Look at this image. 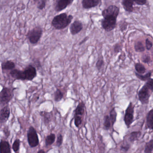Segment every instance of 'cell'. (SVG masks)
<instances>
[{
	"mask_svg": "<svg viewBox=\"0 0 153 153\" xmlns=\"http://www.w3.org/2000/svg\"><path fill=\"white\" fill-rule=\"evenodd\" d=\"M101 2L100 0H83L81 4L84 9H90L97 7Z\"/></svg>",
	"mask_w": 153,
	"mask_h": 153,
	"instance_id": "obj_13",
	"label": "cell"
},
{
	"mask_svg": "<svg viewBox=\"0 0 153 153\" xmlns=\"http://www.w3.org/2000/svg\"><path fill=\"white\" fill-rule=\"evenodd\" d=\"M101 26L103 29L107 32H111L116 27L117 19L114 18L103 19L101 20Z\"/></svg>",
	"mask_w": 153,
	"mask_h": 153,
	"instance_id": "obj_9",
	"label": "cell"
},
{
	"mask_svg": "<svg viewBox=\"0 0 153 153\" xmlns=\"http://www.w3.org/2000/svg\"><path fill=\"white\" fill-rule=\"evenodd\" d=\"M134 49L137 52H143L146 50V47L144 46L142 42L139 41L135 43L134 45Z\"/></svg>",
	"mask_w": 153,
	"mask_h": 153,
	"instance_id": "obj_27",
	"label": "cell"
},
{
	"mask_svg": "<svg viewBox=\"0 0 153 153\" xmlns=\"http://www.w3.org/2000/svg\"><path fill=\"white\" fill-rule=\"evenodd\" d=\"M21 141L19 139L15 140L12 145V149L15 153H19L20 146Z\"/></svg>",
	"mask_w": 153,
	"mask_h": 153,
	"instance_id": "obj_29",
	"label": "cell"
},
{
	"mask_svg": "<svg viewBox=\"0 0 153 153\" xmlns=\"http://www.w3.org/2000/svg\"><path fill=\"white\" fill-rule=\"evenodd\" d=\"M1 68L3 71H12L15 69L16 64L12 61H6L1 63Z\"/></svg>",
	"mask_w": 153,
	"mask_h": 153,
	"instance_id": "obj_17",
	"label": "cell"
},
{
	"mask_svg": "<svg viewBox=\"0 0 153 153\" xmlns=\"http://www.w3.org/2000/svg\"><path fill=\"white\" fill-rule=\"evenodd\" d=\"M63 97V94L61 90L57 88L54 93V100L56 102H59Z\"/></svg>",
	"mask_w": 153,
	"mask_h": 153,
	"instance_id": "obj_28",
	"label": "cell"
},
{
	"mask_svg": "<svg viewBox=\"0 0 153 153\" xmlns=\"http://www.w3.org/2000/svg\"><path fill=\"white\" fill-rule=\"evenodd\" d=\"M63 136L62 134H59L57 137V141H56V146L58 147H59L62 145L63 143Z\"/></svg>",
	"mask_w": 153,
	"mask_h": 153,
	"instance_id": "obj_35",
	"label": "cell"
},
{
	"mask_svg": "<svg viewBox=\"0 0 153 153\" xmlns=\"http://www.w3.org/2000/svg\"><path fill=\"white\" fill-rule=\"evenodd\" d=\"M146 125L148 128L153 130V108L151 109L147 114Z\"/></svg>",
	"mask_w": 153,
	"mask_h": 153,
	"instance_id": "obj_16",
	"label": "cell"
},
{
	"mask_svg": "<svg viewBox=\"0 0 153 153\" xmlns=\"http://www.w3.org/2000/svg\"><path fill=\"white\" fill-rule=\"evenodd\" d=\"M135 73L136 77L140 80L142 81H147L149 79L151 78V76H152V72L151 71L147 72L145 75H140L136 72H135Z\"/></svg>",
	"mask_w": 153,
	"mask_h": 153,
	"instance_id": "obj_24",
	"label": "cell"
},
{
	"mask_svg": "<svg viewBox=\"0 0 153 153\" xmlns=\"http://www.w3.org/2000/svg\"><path fill=\"white\" fill-rule=\"evenodd\" d=\"M56 140V135L54 133H51L49 134L45 138V144L46 146H51L54 143Z\"/></svg>",
	"mask_w": 153,
	"mask_h": 153,
	"instance_id": "obj_21",
	"label": "cell"
},
{
	"mask_svg": "<svg viewBox=\"0 0 153 153\" xmlns=\"http://www.w3.org/2000/svg\"><path fill=\"white\" fill-rule=\"evenodd\" d=\"M73 19L72 15L68 16L67 13H61L53 17L51 25L56 30H62L70 25Z\"/></svg>",
	"mask_w": 153,
	"mask_h": 153,
	"instance_id": "obj_2",
	"label": "cell"
},
{
	"mask_svg": "<svg viewBox=\"0 0 153 153\" xmlns=\"http://www.w3.org/2000/svg\"><path fill=\"white\" fill-rule=\"evenodd\" d=\"M0 153H11L10 145L8 141L1 140L0 143Z\"/></svg>",
	"mask_w": 153,
	"mask_h": 153,
	"instance_id": "obj_15",
	"label": "cell"
},
{
	"mask_svg": "<svg viewBox=\"0 0 153 153\" xmlns=\"http://www.w3.org/2000/svg\"><path fill=\"white\" fill-rule=\"evenodd\" d=\"M145 45H146V46H145L146 49L147 51H150L153 47V43L148 38H147L145 41Z\"/></svg>",
	"mask_w": 153,
	"mask_h": 153,
	"instance_id": "obj_36",
	"label": "cell"
},
{
	"mask_svg": "<svg viewBox=\"0 0 153 153\" xmlns=\"http://www.w3.org/2000/svg\"><path fill=\"white\" fill-rule=\"evenodd\" d=\"M42 34V28L40 26H36L28 31L26 36L31 44L36 45L39 42Z\"/></svg>",
	"mask_w": 153,
	"mask_h": 153,
	"instance_id": "obj_3",
	"label": "cell"
},
{
	"mask_svg": "<svg viewBox=\"0 0 153 153\" xmlns=\"http://www.w3.org/2000/svg\"><path fill=\"white\" fill-rule=\"evenodd\" d=\"M135 105L130 102L125 110L123 120L128 128H130L131 124L134 121V114Z\"/></svg>",
	"mask_w": 153,
	"mask_h": 153,
	"instance_id": "obj_6",
	"label": "cell"
},
{
	"mask_svg": "<svg viewBox=\"0 0 153 153\" xmlns=\"http://www.w3.org/2000/svg\"><path fill=\"white\" fill-rule=\"evenodd\" d=\"M83 29V25L79 20L74 21L70 26V32L72 36H75L80 33Z\"/></svg>",
	"mask_w": 153,
	"mask_h": 153,
	"instance_id": "obj_10",
	"label": "cell"
},
{
	"mask_svg": "<svg viewBox=\"0 0 153 153\" xmlns=\"http://www.w3.org/2000/svg\"><path fill=\"white\" fill-rule=\"evenodd\" d=\"M82 121L83 120L81 116H78V115L74 116V124L76 127L77 128L79 127L82 124Z\"/></svg>",
	"mask_w": 153,
	"mask_h": 153,
	"instance_id": "obj_33",
	"label": "cell"
},
{
	"mask_svg": "<svg viewBox=\"0 0 153 153\" xmlns=\"http://www.w3.org/2000/svg\"><path fill=\"white\" fill-rule=\"evenodd\" d=\"M73 0H59L56 1L54 10L57 12H59L67 8V7L73 3Z\"/></svg>",
	"mask_w": 153,
	"mask_h": 153,
	"instance_id": "obj_12",
	"label": "cell"
},
{
	"mask_svg": "<svg viewBox=\"0 0 153 153\" xmlns=\"http://www.w3.org/2000/svg\"><path fill=\"white\" fill-rule=\"evenodd\" d=\"M88 38H89L88 36H86V37H85L83 40H82V41L79 42V45H81L83 44V43L85 42L88 40Z\"/></svg>",
	"mask_w": 153,
	"mask_h": 153,
	"instance_id": "obj_42",
	"label": "cell"
},
{
	"mask_svg": "<svg viewBox=\"0 0 153 153\" xmlns=\"http://www.w3.org/2000/svg\"><path fill=\"white\" fill-rule=\"evenodd\" d=\"M131 148V145L128 143L123 142L120 146V150L122 152L126 153L128 152Z\"/></svg>",
	"mask_w": 153,
	"mask_h": 153,
	"instance_id": "obj_32",
	"label": "cell"
},
{
	"mask_svg": "<svg viewBox=\"0 0 153 153\" xmlns=\"http://www.w3.org/2000/svg\"><path fill=\"white\" fill-rule=\"evenodd\" d=\"M145 85L151 91V93H153V78L149 79Z\"/></svg>",
	"mask_w": 153,
	"mask_h": 153,
	"instance_id": "obj_34",
	"label": "cell"
},
{
	"mask_svg": "<svg viewBox=\"0 0 153 153\" xmlns=\"http://www.w3.org/2000/svg\"><path fill=\"white\" fill-rule=\"evenodd\" d=\"M10 110L8 105L3 106L0 111V123L1 124L6 123L9 119Z\"/></svg>",
	"mask_w": 153,
	"mask_h": 153,
	"instance_id": "obj_11",
	"label": "cell"
},
{
	"mask_svg": "<svg viewBox=\"0 0 153 153\" xmlns=\"http://www.w3.org/2000/svg\"><path fill=\"white\" fill-rule=\"evenodd\" d=\"M37 153H45V151L44 149H40L39 151H38Z\"/></svg>",
	"mask_w": 153,
	"mask_h": 153,
	"instance_id": "obj_43",
	"label": "cell"
},
{
	"mask_svg": "<svg viewBox=\"0 0 153 153\" xmlns=\"http://www.w3.org/2000/svg\"><path fill=\"white\" fill-rule=\"evenodd\" d=\"M3 132L4 135H5V137H6L7 138H8L10 136V130L9 129L8 126H5V127L3 128Z\"/></svg>",
	"mask_w": 153,
	"mask_h": 153,
	"instance_id": "obj_38",
	"label": "cell"
},
{
	"mask_svg": "<svg viewBox=\"0 0 153 153\" xmlns=\"http://www.w3.org/2000/svg\"><path fill=\"white\" fill-rule=\"evenodd\" d=\"M85 103L81 101L78 104L77 106L76 107L75 110V114L74 116H82L84 115L85 112Z\"/></svg>",
	"mask_w": 153,
	"mask_h": 153,
	"instance_id": "obj_18",
	"label": "cell"
},
{
	"mask_svg": "<svg viewBox=\"0 0 153 153\" xmlns=\"http://www.w3.org/2000/svg\"><path fill=\"white\" fill-rule=\"evenodd\" d=\"M151 92L144 85L138 92V97L140 102L142 105L148 104L151 96Z\"/></svg>",
	"mask_w": 153,
	"mask_h": 153,
	"instance_id": "obj_8",
	"label": "cell"
},
{
	"mask_svg": "<svg viewBox=\"0 0 153 153\" xmlns=\"http://www.w3.org/2000/svg\"><path fill=\"white\" fill-rule=\"evenodd\" d=\"M142 61L144 63L148 64L151 62V58L148 55H145L142 57Z\"/></svg>",
	"mask_w": 153,
	"mask_h": 153,
	"instance_id": "obj_39",
	"label": "cell"
},
{
	"mask_svg": "<svg viewBox=\"0 0 153 153\" xmlns=\"http://www.w3.org/2000/svg\"><path fill=\"white\" fill-rule=\"evenodd\" d=\"M141 135L140 131H134L131 132L129 136L128 140L131 143H133L138 140Z\"/></svg>",
	"mask_w": 153,
	"mask_h": 153,
	"instance_id": "obj_19",
	"label": "cell"
},
{
	"mask_svg": "<svg viewBox=\"0 0 153 153\" xmlns=\"http://www.w3.org/2000/svg\"><path fill=\"white\" fill-rule=\"evenodd\" d=\"M117 116V113L116 110H115V108H113L110 111V113H109V116H110V119H111V122L112 127H113L114 123L116 122Z\"/></svg>",
	"mask_w": 153,
	"mask_h": 153,
	"instance_id": "obj_26",
	"label": "cell"
},
{
	"mask_svg": "<svg viewBox=\"0 0 153 153\" xmlns=\"http://www.w3.org/2000/svg\"><path fill=\"white\" fill-rule=\"evenodd\" d=\"M40 114L43 118L44 122L45 125H47V124H49L50 123L51 120V112H48L45 111H42L40 112Z\"/></svg>",
	"mask_w": 153,
	"mask_h": 153,
	"instance_id": "obj_20",
	"label": "cell"
},
{
	"mask_svg": "<svg viewBox=\"0 0 153 153\" xmlns=\"http://www.w3.org/2000/svg\"><path fill=\"white\" fill-rule=\"evenodd\" d=\"M11 76L16 80L32 81L37 76L36 69L33 65H28L24 70L14 69L10 72Z\"/></svg>",
	"mask_w": 153,
	"mask_h": 153,
	"instance_id": "obj_1",
	"label": "cell"
},
{
	"mask_svg": "<svg viewBox=\"0 0 153 153\" xmlns=\"http://www.w3.org/2000/svg\"><path fill=\"white\" fill-rule=\"evenodd\" d=\"M153 151V139L146 142L144 148V153H152Z\"/></svg>",
	"mask_w": 153,
	"mask_h": 153,
	"instance_id": "obj_25",
	"label": "cell"
},
{
	"mask_svg": "<svg viewBox=\"0 0 153 153\" xmlns=\"http://www.w3.org/2000/svg\"><path fill=\"white\" fill-rule=\"evenodd\" d=\"M126 23H127L126 22H123V23L120 26V30H121L122 32L125 31L127 29V24H126Z\"/></svg>",
	"mask_w": 153,
	"mask_h": 153,
	"instance_id": "obj_41",
	"label": "cell"
},
{
	"mask_svg": "<svg viewBox=\"0 0 153 153\" xmlns=\"http://www.w3.org/2000/svg\"><path fill=\"white\" fill-rule=\"evenodd\" d=\"M28 145L31 148L37 146L39 144V137L36 129L33 126L29 127L27 132Z\"/></svg>",
	"mask_w": 153,
	"mask_h": 153,
	"instance_id": "obj_5",
	"label": "cell"
},
{
	"mask_svg": "<svg viewBox=\"0 0 153 153\" xmlns=\"http://www.w3.org/2000/svg\"><path fill=\"white\" fill-rule=\"evenodd\" d=\"M120 9L115 5H111L102 11V15L104 19L114 18L117 19Z\"/></svg>",
	"mask_w": 153,
	"mask_h": 153,
	"instance_id": "obj_7",
	"label": "cell"
},
{
	"mask_svg": "<svg viewBox=\"0 0 153 153\" xmlns=\"http://www.w3.org/2000/svg\"><path fill=\"white\" fill-rule=\"evenodd\" d=\"M134 1L131 0H123L122 1V5L123 7V9L126 12L131 13L134 10L133 6L134 5Z\"/></svg>",
	"mask_w": 153,
	"mask_h": 153,
	"instance_id": "obj_14",
	"label": "cell"
},
{
	"mask_svg": "<svg viewBox=\"0 0 153 153\" xmlns=\"http://www.w3.org/2000/svg\"><path fill=\"white\" fill-rule=\"evenodd\" d=\"M103 126L105 130H109L111 127H113L109 115H105L104 117Z\"/></svg>",
	"mask_w": 153,
	"mask_h": 153,
	"instance_id": "obj_23",
	"label": "cell"
},
{
	"mask_svg": "<svg viewBox=\"0 0 153 153\" xmlns=\"http://www.w3.org/2000/svg\"><path fill=\"white\" fill-rule=\"evenodd\" d=\"M13 91L10 88L4 87L0 93V103L1 106L7 105L13 97Z\"/></svg>",
	"mask_w": 153,
	"mask_h": 153,
	"instance_id": "obj_4",
	"label": "cell"
},
{
	"mask_svg": "<svg viewBox=\"0 0 153 153\" xmlns=\"http://www.w3.org/2000/svg\"><path fill=\"white\" fill-rule=\"evenodd\" d=\"M134 1L137 5H139V6H144L146 5L147 2L146 0H138V1Z\"/></svg>",
	"mask_w": 153,
	"mask_h": 153,
	"instance_id": "obj_40",
	"label": "cell"
},
{
	"mask_svg": "<svg viewBox=\"0 0 153 153\" xmlns=\"http://www.w3.org/2000/svg\"><path fill=\"white\" fill-rule=\"evenodd\" d=\"M35 1L36 2L37 8L39 10H43L45 8V7H46V1L40 0V1Z\"/></svg>",
	"mask_w": 153,
	"mask_h": 153,
	"instance_id": "obj_30",
	"label": "cell"
},
{
	"mask_svg": "<svg viewBox=\"0 0 153 153\" xmlns=\"http://www.w3.org/2000/svg\"><path fill=\"white\" fill-rule=\"evenodd\" d=\"M122 47L120 44L116 43L114 46V51L115 53H118L122 51Z\"/></svg>",
	"mask_w": 153,
	"mask_h": 153,
	"instance_id": "obj_37",
	"label": "cell"
},
{
	"mask_svg": "<svg viewBox=\"0 0 153 153\" xmlns=\"http://www.w3.org/2000/svg\"><path fill=\"white\" fill-rule=\"evenodd\" d=\"M104 65V61L102 58H100L97 60L96 63V68L98 71H100L103 68Z\"/></svg>",
	"mask_w": 153,
	"mask_h": 153,
	"instance_id": "obj_31",
	"label": "cell"
},
{
	"mask_svg": "<svg viewBox=\"0 0 153 153\" xmlns=\"http://www.w3.org/2000/svg\"><path fill=\"white\" fill-rule=\"evenodd\" d=\"M135 69L136 72L140 74V75H143L145 74L146 71V67L142 64V63L137 62L135 64Z\"/></svg>",
	"mask_w": 153,
	"mask_h": 153,
	"instance_id": "obj_22",
	"label": "cell"
}]
</instances>
